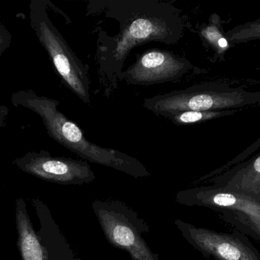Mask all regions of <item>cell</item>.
<instances>
[{
    "label": "cell",
    "mask_w": 260,
    "mask_h": 260,
    "mask_svg": "<svg viewBox=\"0 0 260 260\" xmlns=\"http://www.w3.org/2000/svg\"><path fill=\"white\" fill-rule=\"evenodd\" d=\"M104 15L116 20L118 34L100 32L96 61L99 81L109 96L118 87L119 77L130 52L149 42L176 44L184 31L180 9L159 0H90L87 15Z\"/></svg>",
    "instance_id": "6da1fadb"
},
{
    "label": "cell",
    "mask_w": 260,
    "mask_h": 260,
    "mask_svg": "<svg viewBox=\"0 0 260 260\" xmlns=\"http://www.w3.org/2000/svg\"><path fill=\"white\" fill-rule=\"evenodd\" d=\"M11 101L15 107H24L38 114L49 136L85 161L112 168L134 178L150 177L148 169L135 157L88 140L82 129L58 109L59 102L56 99L24 90L14 93Z\"/></svg>",
    "instance_id": "7a4b0ae2"
},
{
    "label": "cell",
    "mask_w": 260,
    "mask_h": 260,
    "mask_svg": "<svg viewBox=\"0 0 260 260\" xmlns=\"http://www.w3.org/2000/svg\"><path fill=\"white\" fill-rule=\"evenodd\" d=\"M143 106L166 118L182 111H222L260 105V92L205 82L144 99Z\"/></svg>",
    "instance_id": "3957f363"
},
{
    "label": "cell",
    "mask_w": 260,
    "mask_h": 260,
    "mask_svg": "<svg viewBox=\"0 0 260 260\" xmlns=\"http://www.w3.org/2000/svg\"><path fill=\"white\" fill-rule=\"evenodd\" d=\"M15 201L17 247L21 260H82L72 250L42 200L29 199L39 220L38 230L34 228L24 198H16Z\"/></svg>",
    "instance_id": "277c9868"
},
{
    "label": "cell",
    "mask_w": 260,
    "mask_h": 260,
    "mask_svg": "<svg viewBox=\"0 0 260 260\" xmlns=\"http://www.w3.org/2000/svg\"><path fill=\"white\" fill-rule=\"evenodd\" d=\"M50 2L32 0L29 6L30 24L54 68L66 85L84 103L90 105V78L88 70L70 48L47 13Z\"/></svg>",
    "instance_id": "5b68a950"
},
{
    "label": "cell",
    "mask_w": 260,
    "mask_h": 260,
    "mask_svg": "<svg viewBox=\"0 0 260 260\" xmlns=\"http://www.w3.org/2000/svg\"><path fill=\"white\" fill-rule=\"evenodd\" d=\"M92 209L108 242L133 260H161L144 240L149 227L132 208L118 200H95Z\"/></svg>",
    "instance_id": "8992f818"
},
{
    "label": "cell",
    "mask_w": 260,
    "mask_h": 260,
    "mask_svg": "<svg viewBox=\"0 0 260 260\" xmlns=\"http://www.w3.org/2000/svg\"><path fill=\"white\" fill-rule=\"evenodd\" d=\"M182 236L203 256L215 260H260L259 250L244 234L222 233L196 227L180 219L174 221Z\"/></svg>",
    "instance_id": "52a82bcc"
},
{
    "label": "cell",
    "mask_w": 260,
    "mask_h": 260,
    "mask_svg": "<svg viewBox=\"0 0 260 260\" xmlns=\"http://www.w3.org/2000/svg\"><path fill=\"white\" fill-rule=\"evenodd\" d=\"M12 163L29 175L57 184L82 186L96 179L94 171L85 160L53 157L47 151H30Z\"/></svg>",
    "instance_id": "ba28073f"
},
{
    "label": "cell",
    "mask_w": 260,
    "mask_h": 260,
    "mask_svg": "<svg viewBox=\"0 0 260 260\" xmlns=\"http://www.w3.org/2000/svg\"><path fill=\"white\" fill-rule=\"evenodd\" d=\"M192 68L190 61L174 52L154 48L142 53L119 81L135 85H155L180 79Z\"/></svg>",
    "instance_id": "9c48e42d"
},
{
    "label": "cell",
    "mask_w": 260,
    "mask_h": 260,
    "mask_svg": "<svg viewBox=\"0 0 260 260\" xmlns=\"http://www.w3.org/2000/svg\"><path fill=\"white\" fill-rule=\"evenodd\" d=\"M176 201L186 206L208 208L215 212L245 214L260 222V197L220 186H200L180 191Z\"/></svg>",
    "instance_id": "30bf717a"
},
{
    "label": "cell",
    "mask_w": 260,
    "mask_h": 260,
    "mask_svg": "<svg viewBox=\"0 0 260 260\" xmlns=\"http://www.w3.org/2000/svg\"><path fill=\"white\" fill-rule=\"evenodd\" d=\"M213 186L242 191L260 197V151L219 175L210 178Z\"/></svg>",
    "instance_id": "8fae6325"
},
{
    "label": "cell",
    "mask_w": 260,
    "mask_h": 260,
    "mask_svg": "<svg viewBox=\"0 0 260 260\" xmlns=\"http://www.w3.org/2000/svg\"><path fill=\"white\" fill-rule=\"evenodd\" d=\"M240 109H228L222 111H182L167 116L173 123L177 125H191L200 123L218 118L225 117L235 114Z\"/></svg>",
    "instance_id": "7c38bea8"
},
{
    "label": "cell",
    "mask_w": 260,
    "mask_h": 260,
    "mask_svg": "<svg viewBox=\"0 0 260 260\" xmlns=\"http://www.w3.org/2000/svg\"><path fill=\"white\" fill-rule=\"evenodd\" d=\"M224 37L231 45L260 40V18L235 26L224 32Z\"/></svg>",
    "instance_id": "4fadbf2b"
},
{
    "label": "cell",
    "mask_w": 260,
    "mask_h": 260,
    "mask_svg": "<svg viewBox=\"0 0 260 260\" xmlns=\"http://www.w3.org/2000/svg\"><path fill=\"white\" fill-rule=\"evenodd\" d=\"M216 20L211 17L210 22L200 31V35L217 53H223L229 47V43L224 37V33H221Z\"/></svg>",
    "instance_id": "5bb4252c"
},
{
    "label": "cell",
    "mask_w": 260,
    "mask_h": 260,
    "mask_svg": "<svg viewBox=\"0 0 260 260\" xmlns=\"http://www.w3.org/2000/svg\"><path fill=\"white\" fill-rule=\"evenodd\" d=\"M260 148V138L259 140H256V143L252 145L251 146H250V148H247V150L244 151V152L241 153V154L238 156V157L234 158L233 160L229 161V163H226L224 166H221L219 169H216V170L214 171V172H211L209 175L206 176V177H203L202 180H208V179L212 178V177H215V176L219 175L221 172H224V171L227 170V169H230L232 166H235V165L238 164V163H241V162L244 161V160H247L252 154L256 152L257 150H259Z\"/></svg>",
    "instance_id": "9a60e30c"
},
{
    "label": "cell",
    "mask_w": 260,
    "mask_h": 260,
    "mask_svg": "<svg viewBox=\"0 0 260 260\" xmlns=\"http://www.w3.org/2000/svg\"><path fill=\"white\" fill-rule=\"evenodd\" d=\"M12 44V35L6 26L0 23V56Z\"/></svg>",
    "instance_id": "2e32d148"
},
{
    "label": "cell",
    "mask_w": 260,
    "mask_h": 260,
    "mask_svg": "<svg viewBox=\"0 0 260 260\" xmlns=\"http://www.w3.org/2000/svg\"><path fill=\"white\" fill-rule=\"evenodd\" d=\"M8 113H9V108L5 105H0V128L5 125Z\"/></svg>",
    "instance_id": "e0dca14e"
}]
</instances>
